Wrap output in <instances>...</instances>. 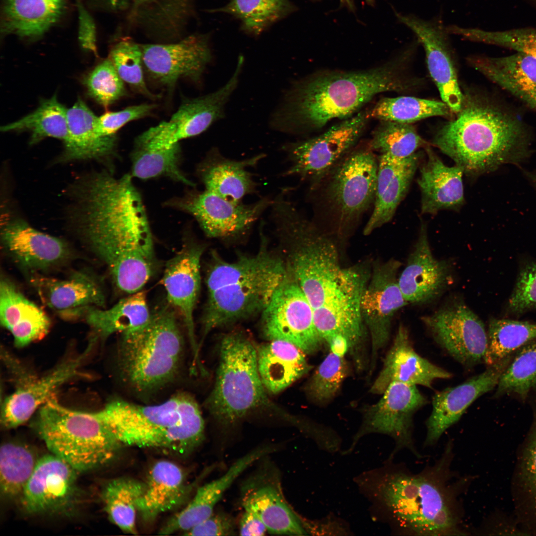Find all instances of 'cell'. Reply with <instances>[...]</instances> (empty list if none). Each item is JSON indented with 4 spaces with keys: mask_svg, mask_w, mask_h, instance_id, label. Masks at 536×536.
<instances>
[{
    "mask_svg": "<svg viewBox=\"0 0 536 536\" xmlns=\"http://www.w3.org/2000/svg\"><path fill=\"white\" fill-rule=\"evenodd\" d=\"M496 387L495 396L513 394L523 400L536 389V339L516 351Z\"/></svg>",
    "mask_w": 536,
    "mask_h": 536,
    "instance_id": "obj_48",
    "label": "cell"
},
{
    "mask_svg": "<svg viewBox=\"0 0 536 536\" xmlns=\"http://www.w3.org/2000/svg\"><path fill=\"white\" fill-rule=\"evenodd\" d=\"M514 486L520 520L531 532H536V408L518 458Z\"/></svg>",
    "mask_w": 536,
    "mask_h": 536,
    "instance_id": "obj_41",
    "label": "cell"
},
{
    "mask_svg": "<svg viewBox=\"0 0 536 536\" xmlns=\"http://www.w3.org/2000/svg\"><path fill=\"white\" fill-rule=\"evenodd\" d=\"M398 20L408 28L422 46L427 68L440 96L454 113L463 99L450 35L441 15L424 19L412 13L396 12Z\"/></svg>",
    "mask_w": 536,
    "mask_h": 536,
    "instance_id": "obj_16",
    "label": "cell"
},
{
    "mask_svg": "<svg viewBox=\"0 0 536 536\" xmlns=\"http://www.w3.org/2000/svg\"><path fill=\"white\" fill-rule=\"evenodd\" d=\"M262 314L266 339L290 342L307 354L320 348L322 338L314 324V309L288 269Z\"/></svg>",
    "mask_w": 536,
    "mask_h": 536,
    "instance_id": "obj_13",
    "label": "cell"
},
{
    "mask_svg": "<svg viewBox=\"0 0 536 536\" xmlns=\"http://www.w3.org/2000/svg\"><path fill=\"white\" fill-rule=\"evenodd\" d=\"M78 16V39L85 50L97 56V31L94 20L81 0H76Z\"/></svg>",
    "mask_w": 536,
    "mask_h": 536,
    "instance_id": "obj_58",
    "label": "cell"
},
{
    "mask_svg": "<svg viewBox=\"0 0 536 536\" xmlns=\"http://www.w3.org/2000/svg\"><path fill=\"white\" fill-rule=\"evenodd\" d=\"M150 315L146 294L140 290L121 299L109 309L91 308L83 317L92 331V335L104 339L113 334H122L143 325Z\"/></svg>",
    "mask_w": 536,
    "mask_h": 536,
    "instance_id": "obj_40",
    "label": "cell"
},
{
    "mask_svg": "<svg viewBox=\"0 0 536 536\" xmlns=\"http://www.w3.org/2000/svg\"><path fill=\"white\" fill-rule=\"evenodd\" d=\"M469 61L488 79L536 110V58L517 52L502 57L474 56Z\"/></svg>",
    "mask_w": 536,
    "mask_h": 536,
    "instance_id": "obj_33",
    "label": "cell"
},
{
    "mask_svg": "<svg viewBox=\"0 0 536 536\" xmlns=\"http://www.w3.org/2000/svg\"><path fill=\"white\" fill-rule=\"evenodd\" d=\"M187 536H233L236 523L233 518L226 512L213 513L207 519L186 531Z\"/></svg>",
    "mask_w": 536,
    "mask_h": 536,
    "instance_id": "obj_57",
    "label": "cell"
},
{
    "mask_svg": "<svg viewBox=\"0 0 536 536\" xmlns=\"http://www.w3.org/2000/svg\"><path fill=\"white\" fill-rule=\"evenodd\" d=\"M145 483L144 492L136 501V508L142 519L147 522L181 504L190 488L181 469L165 460L153 465Z\"/></svg>",
    "mask_w": 536,
    "mask_h": 536,
    "instance_id": "obj_37",
    "label": "cell"
},
{
    "mask_svg": "<svg viewBox=\"0 0 536 536\" xmlns=\"http://www.w3.org/2000/svg\"><path fill=\"white\" fill-rule=\"evenodd\" d=\"M378 157L369 147L348 153L315 187L318 217L340 235L354 229L374 203Z\"/></svg>",
    "mask_w": 536,
    "mask_h": 536,
    "instance_id": "obj_10",
    "label": "cell"
},
{
    "mask_svg": "<svg viewBox=\"0 0 536 536\" xmlns=\"http://www.w3.org/2000/svg\"><path fill=\"white\" fill-rule=\"evenodd\" d=\"M98 118L81 99L67 109L68 137L61 160L99 159L115 153L116 136L101 135Z\"/></svg>",
    "mask_w": 536,
    "mask_h": 536,
    "instance_id": "obj_39",
    "label": "cell"
},
{
    "mask_svg": "<svg viewBox=\"0 0 536 536\" xmlns=\"http://www.w3.org/2000/svg\"><path fill=\"white\" fill-rule=\"evenodd\" d=\"M120 77L135 91L151 99L159 96L147 88L143 76L141 46L128 38H123L110 48L108 57Z\"/></svg>",
    "mask_w": 536,
    "mask_h": 536,
    "instance_id": "obj_52",
    "label": "cell"
},
{
    "mask_svg": "<svg viewBox=\"0 0 536 536\" xmlns=\"http://www.w3.org/2000/svg\"><path fill=\"white\" fill-rule=\"evenodd\" d=\"M0 321L18 347L44 338L51 325L46 312L4 276L0 281Z\"/></svg>",
    "mask_w": 536,
    "mask_h": 536,
    "instance_id": "obj_32",
    "label": "cell"
},
{
    "mask_svg": "<svg viewBox=\"0 0 536 536\" xmlns=\"http://www.w3.org/2000/svg\"><path fill=\"white\" fill-rule=\"evenodd\" d=\"M156 0H132L128 15V20L131 19L139 10L152 4Z\"/></svg>",
    "mask_w": 536,
    "mask_h": 536,
    "instance_id": "obj_61",
    "label": "cell"
},
{
    "mask_svg": "<svg viewBox=\"0 0 536 536\" xmlns=\"http://www.w3.org/2000/svg\"><path fill=\"white\" fill-rule=\"evenodd\" d=\"M145 488L144 482L120 477L108 482L101 492L104 508L109 519L124 532L134 535L137 533L136 501Z\"/></svg>",
    "mask_w": 536,
    "mask_h": 536,
    "instance_id": "obj_42",
    "label": "cell"
},
{
    "mask_svg": "<svg viewBox=\"0 0 536 536\" xmlns=\"http://www.w3.org/2000/svg\"><path fill=\"white\" fill-rule=\"evenodd\" d=\"M274 450L270 446L255 449L238 459L222 476L200 487L188 505L170 519L171 528L186 532L209 517L235 479L254 462Z\"/></svg>",
    "mask_w": 536,
    "mask_h": 536,
    "instance_id": "obj_36",
    "label": "cell"
},
{
    "mask_svg": "<svg viewBox=\"0 0 536 536\" xmlns=\"http://www.w3.org/2000/svg\"><path fill=\"white\" fill-rule=\"evenodd\" d=\"M399 261L391 259L374 268L362 294L361 314L370 334L372 343L371 370L378 351L388 342L395 314L408 303L398 283Z\"/></svg>",
    "mask_w": 536,
    "mask_h": 536,
    "instance_id": "obj_21",
    "label": "cell"
},
{
    "mask_svg": "<svg viewBox=\"0 0 536 536\" xmlns=\"http://www.w3.org/2000/svg\"><path fill=\"white\" fill-rule=\"evenodd\" d=\"M421 156L417 152L403 158L379 154L374 208L364 228L365 235L392 219L408 192Z\"/></svg>",
    "mask_w": 536,
    "mask_h": 536,
    "instance_id": "obj_29",
    "label": "cell"
},
{
    "mask_svg": "<svg viewBox=\"0 0 536 536\" xmlns=\"http://www.w3.org/2000/svg\"><path fill=\"white\" fill-rule=\"evenodd\" d=\"M447 29L450 34L469 41L508 48L536 58V29L534 28L494 31L451 24Z\"/></svg>",
    "mask_w": 536,
    "mask_h": 536,
    "instance_id": "obj_50",
    "label": "cell"
},
{
    "mask_svg": "<svg viewBox=\"0 0 536 536\" xmlns=\"http://www.w3.org/2000/svg\"><path fill=\"white\" fill-rule=\"evenodd\" d=\"M366 3L369 5H372L374 3V0H364ZM340 3L348 8L350 10H354L355 9V0H340Z\"/></svg>",
    "mask_w": 536,
    "mask_h": 536,
    "instance_id": "obj_62",
    "label": "cell"
},
{
    "mask_svg": "<svg viewBox=\"0 0 536 536\" xmlns=\"http://www.w3.org/2000/svg\"><path fill=\"white\" fill-rule=\"evenodd\" d=\"M291 8L286 0H231L219 11L236 16L247 30L259 34Z\"/></svg>",
    "mask_w": 536,
    "mask_h": 536,
    "instance_id": "obj_51",
    "label": "cell"
},
{
    "mask_svg": "<svg viewBox=\"0 0 536 536\" xmlns=\"http://www.w3.org/2000/svg\"><path fill=\"white\" fill-rule=\"evenodd\" d=\"M529 176L535 187H536V173H530Z\"/></svg>",
    "mask_w": 536,
    "mask_h": 536,
    "instance_id": "obj_63",
    "label": "cell"
},
{
    "mask_svg": "<svg viewBox=\"0 0 536 536\" xmlns=\"http://www.w3.org/2000/svg\"><path fill=\"white\" fill-rule=\"evenodd\" d=\"M244 62L243 57H240L232 76L222 87L185 101L169 121L143 132L136 142L155 148H169L181 139L201 134L223 118L226 104L238 85Z\"/></svg>",
    "mask_w": 536,
    "mask_h": 536,
    "instance_id": "obj_12",
    "label": "cell"
},
{
    "mask_svg": "<svg viewBox=\"0 0 536 536\" xmlns=\"http://www.w3.org/2000/svg\"><path fill=\"white\" fill-rule=\"evenodd\" d=\"M170 306L151 313L143 325L121 334L117 364L124 383L139 397L154 395L177 377L184 342Z\"/></svg>",
    "mask_w": 536,
    "mask_h": 536,
    "instance_id": "obj_7",
    "label": "cell"
},
{
    "mask_svg": "<svg viewBox=\"0 0 536 536\" xmlns=\"http://www.w3.org/2000/svg\"><path fill=\"white\" fill-rule=\"evenodd\" d=\"M454 113L443 101L402 96L381 98L369 111V118L411 124L427 118H450Z\"/></svg>",
    "mask_w": 536,
    "mask_h": 536,
    "instance_id": "obj_44",
    "label": "cell"
},
{
    "mask_svg": "<svg viewBox=\"0 0 536 536\" xmlns=\"http://www.w3.org/2000/svg\"><path fill=\"white\" fill-rule=\"evenodd\" d=\"M38 460L28 445L15 442L3 444L0 450V492L4 498H19Z\"/></svg>",
    "mask_w": 536,
    "mask_h": 536,
    "instance_id": "obj_46",
    "label": "cell"
},
{
    "mask_svg": "<svg viewBox=\"0 0 536 536\" xmlns=\"http://www.w3.org/2000/svg\"><path fill=\"white\" fill-rule=\"evenodd\" d=\"M244 510L257 515L268 532L276 535L306 534L302 522L286 501L276 474L262 471L242 488Z\"/></svg>",
    "mask_w": 536,
    "mask_h": 536,
    "instance_id": "obj_27",
    "label": "cell"
},
{
    "mask_svg": "<svg viewBox=\"0 0 536 536\" xmlns=\"http://www.w3.org/2000/svg\"><path fill=\"white\" fill-rule=\"evenodd\" d=\"M327 342L332 352L340 357H343L349 348L347 339L341 336H335Z\"/></svg>",
    "mask_w": 536,
    "mask_h": 536,
    "instance_id": "obj_60",
    "label": "cell"
},
{
    "mask_svg": "<svg viewBox=\"0 0 536 536\" xmlns=\"http://www.w3.org/2000/svg\"><path fill=\"white\" fill-rule=\"evenodd\" d=\"M265 156L262 153L249 159L234 160L213 148L199 165L198 174L205 190L226 200L241 202L244 197L254 193L257 187L248 169L255 167Z\"/></svg>",
    "mask_w": 536,
    "mask_h": 536,
    "instance_id": "obj_34",
    "label": "cell"
},
{
    "mask_svg": "<svg viewBox=\"0 0 536 536\" xmlns=\"http://www.w3.org/2000/svg\"><path fill=\"white\" fill-rule=\"evenodd\" d=\"M256 346L259 375L267 392L276 394L307 373L311 366L294 344L273 340Z\"/></svg>",
    "mask_w": 536,
    "mask_h": 536,
    "instance_id": "obj_38",
    "label": "cell"
},
{
    "mask_svg": "<svg viewBox=\"0 0 536 536\" xmlns=\"http://www.w3.org/2000/svg\"><path fill=\"white\" fill-rule=\"evenodd\" d=\"M77 471L53 454L38 460L20 503L29 515H71L79 500Z\"/></svg>",
    "mask_w": 536,
    "mask_h": 536,
    "instance_id": "obj_15",
    "label": "cell"
},
{
    "mask_svg": "<svg viewBox=\"0 0 536 536\" xmlns=\"http://www.w3.org/2000/svg\"><path fill=\"white\" fill-rule=\"evenodd\" d=\"M452 446L449 443L436 463L421 472H392L380 483L382 502L402 532L417 536L467 535L458 497L468 480L452 481Z\"/></svg>",
    "mask_w": 536,
    "mask_h": 536,
    "instance_id": "obj_4",
    "label": "cell"
},
{
    "mask_svg": "<svg viewBox=\"0 0 536 536\" xmlns=\"http://www.w3.org/2000/svg\"><path fill=\"white\" fill-rule=\"evenodd\" d=\"M369 119L368 111L360 112L318 136L285 144L291 165L284 175L308 180L313 188L350 151Z\"/></svg>",
    "mask_w": 536,
    "mask_h": 536,
    "instance_id": "obj_11",
    "label": "cell"
},
{
    "mask_svg": "<svg viewBox=\"0 0 536 536\" xmlns=\"http://www.w3.org/2000/svg\"><path fill=\"white\" fill-rule=\"evenodd\" d=\"M394 61L360 71H329L293 83L270 120L273 129L298 134L322 128L335 119L348 118L376 95L409 92L421 83L404 74L406 52Z\"/></svg>",
    "mask_w": 536,
    "mask_h": 536,
    "instance_id": "obj_2",
    "label": "cell"
},
{
    "mask_svg": "<svg viewBox=\"0 0 536 536\" xmlns=\"http://www.w3.org/2000/svg\"><path fill=\"white\" fill-rule=\"evenodd\" d=\"M449 263L436 259L430 247L427 228L422 223L419 236L398 283L408 303H424L438 297L451 282Z\"/></svg>",
    "mask_w": 536,
    "mask_h": 536,
    "instance_id": "obj_28",
    "label": "cell"
},
{
    "mask_svg": "<svg viewBox=\"0 0 536 536\" xmlns=\"http://www.w3.org/2000/svg\"><path fill=\"white\" fill-rule=\"evenodd\" d=\"M451 373L420 356L413 348L406 328L401 325L387 353L381 371L370 389L383 394L393 382L431 388L437 379L451 378Z\"/></svg>",
    "mask_w": 536,
    "mask_h": 536,
    "instance_id": "obj_30",
    "label": "cell"
},
{
    "mask_svg": "<svg viewBox=\"0 0 536 536\" xmlns=\"http://www.w3.org/2000/svg\"><path fill=\"white\" fill-rule=\"evenodd\" d=\"M155 104H143L128 107L116 112H107L98 118L97 129L102 136L116 135V132L128 123L150 114Z\"/></svg>",
    "mask_w": 536,
    "mask_h": 536,
    "instance_id": "obj_56",
    "label": "cell"
},
{
    "mask_svg": "<svg viewBox=\"0 0 536 536\" xmlns=\"http://www.w3.org/2000/svg\"><path fill=\"white\" fill-rule=\"evenodd\" d=\"M180 157L179 143L167 148H155L135 142L132 154V176L141 179L164 176L195 186L181 169Z\"/></svg>",
    "mask_w": 536,
    "mask_h": 536,
    "instance_id": "obj_45",
    "label": "cell"
},
{
    "mask_svg": "<svg viewBox=\"0 0 536 536\" xmlns=\"http://www.w3.org/2000/svg\"><path fill=\"white\" fill-rule=\"evenodd\" d=\"M2 132L27 131L31 133L30 143L35 144L47 137L62 140L68 137L67 109L56 95L44 100L33 112L1 127Z\"/></svg>",
    "mask_w": 536,
    "mask_h": 536,
    "instance_id": "obj_43",
    "label": "cell"
},
{
    "mask_svg": "<svg viewBox=\"0 0 536 536\" xmlns=\"http://www.w3.org/2000/svg\"><path fill=\"white\" fill-rule=\"evenodd\" d=\"M30 282L42 303L64 319L82 317L89 309L105 304L99 281L86 271H75L63 279L34 272Z\"/></svg>",
    "mask_w": 536,
    "mask_h": 536,
    "instance_id": "obj_25",
    "label": "cell"
},
{
    "mask_svg": "<svg viewBox=\"0 0 536 536\" xmlns=\"http://www.w3.org/2000/svg\"><path fill=\"white\" fill-rule=\"evenodd\" d=\"M1 237L9 255L33 273L61 266L73 256L70 247L64 240L41 232L20 220L4 226Z\"/></svg>",
    "mask_w": 536,
    "mask_h": 536,
    "instance_id": "obj_26",
    "label": "cell"
},
{
    "mask_svg": "<svg viewBox=\"0 0 536 536\" xmlns=\"http://www.w3.org/2000/svg\"><path fill=\"white\" fill-rule=\"evenodd\" d=\"M67 7V0H2L1 32L39 39L60 21Z\"/></svg>",
    "mask_w": 536,
    "mask_h": 536,
    "instance_id": "obj_35",
    "label": "cell"
},
{
    "mask_svg": "<svg viewBox=\"0 0 536 536\" xmlns=\"http://www.w3.org/2000/svg\"><path fill=\"white\" fill-rule=\"evenodd\" d=\"M424 148L427 158L417 180L421 213L433 215L444 209H459L465 202L463 170L445 164L428 144Z\"/></svg>",
    "mask_w": 536,
    "mask_h": 536,
    "instance_id": "obj_31",
    "label": "cell"
},
{
    "mask_svg": "<svg viewBox=\"0 0 536 536\" xmlns=\"http://www.w3.org/2000/svg\"><path fill=\"white\" fill-rule=\"evenodd\" d=\"M536 309V262H528L520 268L507 305V312L520 315Z\"/></svg>",
    "mask_w": 536,
    "mask_h": 536,
    "instance_id": "obj_55",
    "label": "cell"
},
{
    "mask_svg": "<svg viewBox=\"0 0 536 536\" xmlns=\"http://www.w3.org/2000/svg\"><path fill=\"white\" fill-rule=\"evenodd\" d=\"M456 114L437 130L432 143L468 176L518 163L528 155L531 135L527 125L492 96L466 89Z\"/></svg>",
    "mask_w": 536,
    "mask_h": 536,
    "instance_id": "obj_3",
    "label": "cell"
},
{
    "mask_svg": "<svg viewBox=\"0 0 536 536\" xmlns=\"http://www.w3.org/2000/svg\"><path fill=\"white\" fill-rule=\"evenodd\" d=\"M215 382L206 401V408L219 422L233 425L257 411L286 417L268 397L257 365L256 346L239 332L224 336Z\"/></svg>",
    "mask_w": 536,
    "mask_h": 536,
    "instance_id": "obj_8",
    "label": "cell"
},
{
    "mask_svg": "<svg viewBox=\"0 0 536 536\" xmlns=\"http://www.w3.org/2000/svg\"><path fill=\"white\" fill-rule=\"evenodd\" d=\"M34 429L52 454L77 471L103 466L118 453L121 444L97 411L73 410L54 396L37 411Z\"/></svg>",
    "mask_w": 536,
    "mask_h": 536,
    "instance_id": "obj_9",
    "label": "cell"
},
{
    "mask_svg": "<svg viewBox=\"0 0 536 536\" xmlns=\"http://www.w3.org/2000/svg\"><path fill=\"white\" fill-rule=\"evenodd\" d=\"M487 336L484 363L490 366L536 339V323L493 318L489 322Z\"/></svg>",
    "mask_w": 536,
    "mask_h": 536,
    "instance_id": "obj_47",
    "label": "cell"
},
{
    "mask_svg": "<svg viewBox=\"0 0 536 536\" xmlns=\"http://www.w3.org/2000/svg\"><path fill=\"white\" fill-rule=\"evenodd\" d=\"M427 402L416 386L393 382L381 399L367 410L361 433L390 435L396 440L398 449L407 448L418 457L412 440L413 418Z\"/></svg>",
    "mask_w": 536,
    "mask_h": 536,
    "instance_id": "obj_22",
    "label": "cell"
},
{
    "mask_svg": "<svg viewBox=\"0 0 536 536\" xmlns=\"http://www.w3.org/2000/svg\"><path fill=\"white\" fill-rule=\"evenodd\" d=\"M97 412L121 445L183 453L195 449L204 438V422L199 405L186 393L153 405L115 399Z\"/></svg>",
    "mask_w": 536,
    "mask_h": 536,
    "instance_id": "obj_6",
    "label": "cell"
},
{
    "mask_svg": "<svg viewBox=\"0 0 536 536\" xmlns=\"http://www.w3.org/2000/svg\"><path fill=\"white\" fill-rule=\"evenodd\" d=\"M132 177L104 171L84 179L76 191L83 241L107 267L118 288L128 294L140 291L156 266L147 214Z\"/></svg>",
    "mask_w": 536,
    "mask_h": 536,
    "instance_id": "obj_1",
    "label": "cell"
},
{
    "mask_svg": "<svg viewBox=\"0 0 536 536\" xmlns=\"http://www.w3.org/2000/svg\"><path fill=\"white\" fill-rule=\"evenodd\" d=\"M267 529L259 517L253 512L244 510L239 522V533L241 536H264Z\"/></svg>",
    "mask_w": 536,
    "mask_h": 536,
    "instance_id": "obj_59",
    "label": "cell"
},
{
    "mask_svg": "<svg viewBox=\"0 0 536 536\" xmlns=\"http://www.w3.org/2000/svg\"><path fill=\"white\" fill-rule=\"evenodd\" d=\"M85 84L91 97L105 108L126 93L124 81L108 58L88 74Z\"/></svg>",
    "mask_w": 536,
    "mask_h": 536,
    "instance_id": "obj_54",
    "label": "cell"
},
{
    "mask_svg": "<svg viewBox=\"0 0 536 536\" xmlns=\"http://www.w3.org/2000/svg\"><path fill=\"white\" fill-rule=\"evenodd\" d=\"M512 356L490 366L483 372L457 386L436 393L432 409L426 421L425 446L435 444L449 428L460 419L477 398L497 386Z\"/></svg>",
    "mask_w": 536,
    "mask_h": 536,
    "instance_id": "obj_24",
    "label": "cell"
},
{
    "mask_svg": "<svg viewBox=\"0 0 536 536\" xmlns=\"http://www.w3.org/2000/svg\"><path fill=\"white\" fill-rule=\"evenodd\" d=\"M347 373L343 357L330 352L320 364L306 387L310 398L323 402L334 396Z\"/></svg>",
    "mask_w": 536,
    "mask_h": 536,
    "instance_id": "obj_53",
    "label": "cell"
},
{
    "mask_svg": "<svg viewBox=\"0 0 536 536\" xmlns=\"http://www.w3.org/2000/svg\"><path fill=\"white\" fill-rule=\"evenodd\" d=\"M368 274L359 267L342 269L333 294L314 309V321L322 339L328 342L341 336L353 347L362 335L361 301Z\"/></svg>",
    "mask_w": 536,
    "mask_h": 536,
    "instance_id": "obj_19",
    "label": "cell"
},
{
    "mask_svg": "<svg viewBox=\"0 0 536 536\" xmlns=\"http://www.w3.org/2000/svg\"><path fill=\"white\" fill-rule=\"evenodd\" d=\"M381 121L369 143V147L374 152L403 158L428 144L411 124Z\"/></svg>",
    "mask_w": 536,
    "mask_h": 536,
    "instance_id": "obj_49",
    "label": "cell"
},
{
    "mask_svg": "<svg viewBox=\"0 0 536 536\" xmlns=\"http://www.w3.org/2000/svg\"><path fill=\"white\" fill-rule=\"evenodd\" d=\"M272 201L264 198L244 204L226 200L210 191H193L167 203L185 211L197 220L208 237L223 240L246 235Z\"/></svg>",
    "mask_w": 536,
    "mask_h": 536,
    "instance_id": "obj_14",
    "label": "cell"
},
{
    "mask_svg": "<svg viewBox=\"0 0 536 536\" xmlns=\"http://www.w3.org/2000/svg\"><path fill=\"white\" fill-rule=\"evenodd\" d=\"M422 320L436 342L457 361L467 367L484 363L487 332L464 302H452Z\"/></svg>",
    "mask_w": 536,
    "mask_h": 536,
    "instance_id": "obj_17",
    "label": "cell"
},
{
    "mask_svg": "<svg viewBox=\"0 0 536 536\" xmlns=\"http://www.w3.org/2000/svg\"><path fill=\"white\" fill-rule=\"evenodd\" d=\"M203 250L199 244L186 242L167 263L162 279L168 303L184 321L195 363L200 362L194 313L200 291V262Z\"/></svg>",
    "mask_w": 536,
    "mask_h": 536,
    "instance_id": "obj_23",
    "label": "cell"
},
{
    "mask_svg": "<svg viewBox=\"0 0 536 536\" xmlns=\"http://www.w3.org/2000/svg\"><path fill=\"white\" fill-rule=\"evenodd\" d=\"M97 341L91 337L82 353L63 361L43 376L26 374L19 379L15 391L4 399L2 405L0 420L3 428L12 429L25 423L55 396L61 385L78 375Z\"/></svg>",
    "mask_w": 536,
    "mask_h": 536,
    "instance_id": "obj_20",
    "label": "cell"
},
{
    "mask_svg": "<svg viewBox=\"0 0 536 536\" xmlns=\"http://www.w3.org/2000/svg\"><path fill=\"white\" fill-rule=\"evenodd\" d=\"M140 46L143 67L150 78L169 88L181 78L199 81L212 57L208 38L203 34Z\"/></svg>",
    "mask_w": 536,
    "mask_h": 536,
    "instance_id": "obj_18",
    "label": "cell"
},
{
    "mask_svg": "<svg viewBox=\"0 0 536 536\" xmlns=\"http://www.w3.org/2000/svg\"><path fill=\"white\" fill-rule=\"evenodd\" d=\"M287 272L280 258L263 249L231 262L214 257L206 276L208 298L200 346L212 330L262 313Z\"/></svg>",
    "mask_w": 536,
    "mask_h": 536,
    "instance_id": "obj_5",
    "label": "cell"
}]
</instances>
